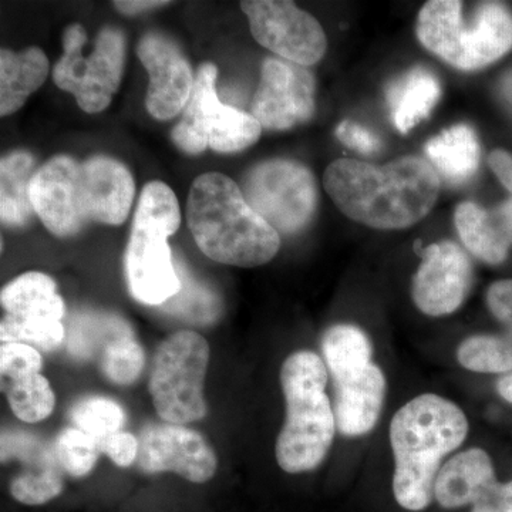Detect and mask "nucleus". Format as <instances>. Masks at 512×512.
<instances>
[{
	"label": "nucleus",
	"instance_id": "obj_1",
	"mask_svg": "<svg viewBox=\"0 0 512 512\" xmlns=\"http://www.w3.org/2000/svg\"><path fill=\"white\" fill-rule=\"evenodd\" d=\"M134 194L136 184L126 165L106 156L86 161L50 158L37 168L30 183L37 217L59 238L74 237L90 222L123 224Z\"/></svg>",
	"mask_w": 512,
	"mask_h": 512
},
{
	"label": "nucleus",
	"instance_id": "obj_2",
	"mask_svg": "<svg viewBox=\"0 0 512 512\" xmlns=\"http://www.w3.org/2000/svg\"><path fill=\"white\" fill-rule=\"evenodd\" d=\"M323 183L346 217L376 229L412 227L429 214L440 192L436 168L419 157L384 165L342 158L329 165Z\"/></svg>",
	"mask_w": 512,
	"mask_h": 512
},
{
	"label": "nucleus",
	"instance_id": "obj_3",
	"mask_svg": "<svg viewBox=\"0 0 512 512\" xmlns=\"http://www.w3.org/2000/svg\"><path fill=\"white\" fill-rule=\"evenodd\" d=\"M463 410L437 394L414 397L390 423L393 448V494L407 511H423L434 498L441 461L466 440Z\"/></svg>",
	"mask_w": 512,
	"mask_h": 512
},
{
	"label": "nucleus",
	"instance_id": "obj_4",
	"mask_svg": "<svg viewBox=\"0 0 512 512\" xmlns=\"http://www.w3.org/2000/svg\"><path fill=\"white\" fill-rule=\"evenodd\" d=\"M187 218L198 248L220 264L254 268L271 261L281 248L278 232L224 174L197 177L188 194Z\"/></svg>",
	"mask_w": 512,
	"mask_h": 512
},
{
	"label": "nucleus",
	"instance_id": "obj_5",
	"mask_svg": "<svg viewBox=\"0 0 512 512\" xmlns=\"http://www.w3.org/2000/svg\"><path fill=\"white\" fill-rule=\"evenodd\" d=\"M328 369L316 353H293L281 369L286 420L276 440V461L286 473L311 471L335 439V410L326 396Z\"/></svg>",
	"mask_w": 512,
	"mask_h": 512
},
{
	"label": "nucleus",
	"instance_id": "obj_6",
	"mask_svg": "<svg viewBox=\"0 0 512 512\" xmlns=\"http://www.w3.org/2000/svg\"><path fill=\"white\" fill-rule=\"evenodd\" d=\"M180 224L174 191L161 181L148 183L138 201L124 258L128 289L136 301L163 306L180 292V275L168 245Z\"/></svg>",
	"mask_w": 512,
	"mask_h": 512
},
{
	"label": "nucleus",
	"instance_id": "obj_7",
	"mask_svg": "<svg viewBox=\"0 0 512 512\" xmlns=\"http://www.w3.org/2000/svg\"><path fill=\"white\" fill-rule=\"evenodd\" d=\"M417 36L421 45L461 70L494 63L512 47V15L501 3L485 2L468 22L464 3L431 0L420 10Z\"/></svg>",
	"mask_w": 512,
	"mask_h": 512
},
{
	"label": "nucleus",
	"instance_id": "obj_8",
	"mask_svg": "<svg viewBox=\"0 0 512 512\" xmlns=\"http://www.w3.org/2000/svg\"><path fill=\"white\" fill-rule=\"evenodd\" d=\"M208 363L210 346L192 330L174 333L158 346L148 387L165 423L185 426L207 416L204 382Z\"/></svg>",
	"mask_w": 512,
	"mask_h": 512
},
{
	"label": "nucleus",
	"instance_id": "obj_9",
	"mask_svg": "<svg viewBox=\"0 0 512 512\" xmlns=\"http://www.w3.org/2000/svg\"><path fill=\"white\" fill-rule=\"evenodd\" d=\"M86 30L70 25L64 30L63 56L53 69V80L64 92L76 97L80 109L100 113L110 106L119 90L126 63V37L116 28L101 29L92 55L83 56Z\"/></svg>",
	"mask_w": 512,
	"mask_h": 512
},
{
	"label": "nucleus",
	"instance_id": "obj_10",
	"mask_svg": "<svg viewBox=\"0 0 512 512\" xmlns=\"http://www.w3.org/2000/svg\"><path fill=\"white\" fill-rule=\"evenodd\" d=\"M242 194L278 234L301 231L318 202L315 178L308 167L291 160H269L248 171Z\"/></svg>",
	"mask_w": 512,
	"mask_h": 512
},
{
	"label": "nucleus",
	"instance_id": "obj_11",
	"mask_svg": "<svg viewBox=\"0 0 512 512\" xmlns=\"http://www.w3.org/2000/svg\"><path fill=\"white\" fill-rule=\"evenodd\" d=\"M252 36L266 47L299 66H312L326 53V35L318 20L295 3L284 0L241 2Z\"/></svg>",
	"mask_w": 512,
	"mask_h": 512
},
{
	"label": "nucleus",
	"instance_id": "obj_12",
	"mask_svg": "<svg viewBox=\"0 0 512 512\" xmlns=\"http://www.w3.org/2000/svg\"><path fill=\"white\" fill-rule=\"evenodd\" d=\"M137 466L146 474L173 471L184 480L202 484L217 471L210 444L195 430L173 423H150L138 436Z\"/></svg>",
	"mask_w": 512,
	"mask_h": 512
},
{
	"label": "nucleus",
	"instance_id": "obj_13",
	"mask_svg": "<svg viewBox=\"0 0 512 512\" xmlns=\"http://www.w3.org/2000/svg\"><path fill=\"white\" fill-rule=\"evenodd\" d=\"M315 111V79L299 64L269 57L252 101V116L268 130H288Z\"/></svg>",
	"mask_w": 512,
	"mask_h": 512
},
{
	"label": "nucleus",
	"instance_id": "obj_14",
	"mask_svg": "<svg viewBox=\"0 0 512 512\" xmlns=\"http://www.w3.org/2000/svg\"><path fill=\"white\" fill-rule=\"evenodd\" d=\"M137 56L146 67V107L154 119L171 120L183 113L194 89L195 76L180 47L161 33L141 37Z\"/></svg>",
	"mask_w": 512,
	"mask_h": 512
},
{
	"label": "nucleus",
	"instance_id": "obj_15",
	"mask_svg": "<svg viewBox=\"0 0 512 512\" xmlns=\"http://www.w3.org/2000/svg\"><path fill=\"white\" fill-rule=\"evenodd\" d=\"M473 282L466 252L454 242H439L426 249L413 279V301L429 316L456 312Z\"/></svg>",
	"mask_w": 512,
	"mask_h": 512
},
{
	"label": "nucleus",
	"instance_id": "obj_16",
	"mask_svg": "<svg viewBox=\"0 0 512 512\" xmlns=\"http://www.w3.org/2000/svg\"><path fill=\"white\" fill-rule=\"evenodd\" d=\"M493 461L481 448L458 453L441 466L434 498L447 510L474 505L497 484Z\"/></svg>",
	"mask_w": 512,
	"mask_h": 512
},
{
	"label": "nucleus",
	"instance_id": "obj_17",
	"mask_svg": "<svg viewBox=\"0 0 512 512\" xmlns=\"http://www.w3.org/2000/svg\"><path fill=\"white\" fill-rule=\"evenodd\" d=\"M386 379L382 369L370 365L360 375L336 383V427L345 436H363L376 426L382 412Z\"/></svg>",
	"mask_w": 512,
	"mask_h": 512
},
{
	"label": "nucleus",
	"instance_id": "obj_18",
	"mask_svg": "<svg viewBox=\"0 0 512 512\" xmlns=\"http://www.w3.org/2000/svg\"><path fill=\"white\" fill-rule=\"evenodd\" d=\"M217 76L215 64H202L195 74L194 89L183 111V119L173 131L175 146L192 156L204 153L210 147L211 120L221 103L217 94Z\"/></svg>",
	"mask_w": 512,
	"mask_h": 512
},
{
	"label": "nucleus",
	"instance_id": "obj_19",
	"mask_svg": "<svg viewBox=\"0 0 512 512\" xmlns=\"http://www.w3.org/2000/svg\"><path fill=\"white\" fill-rule=\"evenodd\" d=\"M50 64L43 50L37 47L0 53V114L10 116L22 109L49 76Z\"/></svg>",
	"mask_w": 512,
	"mask_h": 512
},
{
	"label": "nucleus",
	"instance_id": "obj_20",
	"mask_svg": "<svg viewBox=\"0 0 512 512\" xmlns=\"http://www.w3.org/2000/svg\"><path fill=\"white\" fill-rule=\"evenodd\" d=\"M0 302L6 315L19 318H46L60 320L66 315L62 296L49 275L26 272L9 282L0 293Z\"/></svg>",
	"mask_w": 512,
	"mask_h": 512
},
{
	"label": "nucleus",
	"instance_id": "obj_21",
	"mask_svg": "<svg viewBox=\"0 0 512 512\" xmlns=\"http://www.w3.org/2000/svg\"><path fill=\"white\" fill-rule=\"evenodd\" d=\"M36 171L35 158L28 151H13L0 161V218L5 227H25L36 214L30 201Z\"/></svg>",
	"mask_w": 512,
	"mask_h": 512
},
{
	"label": "nucleus",
	"instance_id": "obj_22",
	"mask_svg": "<svg viewBox=\"0 0 512 512\" xmlns=\"http://www.w3.org/2000/svg\"><path fill=\"white\" fill-rule=\"evenodd\" d=\"M441 87L434 74L417 67L390 86L387 93L394 126L409 133L420 121L430 116L440 100Z\"/></svg>",
	"mask_w": 512,
	"mask_h": 512
},
{
	"label": "nucleus",
	"instance_id": "obj_23",
	"mask_svg": "<svg viewBox=\"0 0 512 512\" xmlns=\"http://www.w3.org/2000/svg\"><path fill=\"white\" fill-rule=\"evenodd\" d=\"M456 227L468 251L481 261L498 265L507 258L511 242L494 210L463 202L456 211Z\"/></svg>",
	"mask_w": 512,
	"mask_h": 512
},
{
	"label": "nucleus",
	"instance_id": "obj_24",
	"mask_svg": "<svg viewBox=\"0 0 512 512\" xmlns=\"http://www.w3.org/2000/svg\"><path fill=\"white\" fill-rule=\"evenodd\" d=\"M427 157L446 180L463 183L473 177L480 163V146L473 128L458 124L431 138Z\"/></svg>",
	"mask_w": 512,
	"mask_h": 512
},
{
	"label": "nucleus",
	"instance_id": "obj_25",
	"mask_svg": "<svg viewBox=\"0 0 512 512\" xmlns=\"http://www.w3.org/2000/svg\"><path fill=\"white\" fill-rule=\"evenodd\" d=\"M326 365L336 383L360 375L372 365L373 348L362 329L353 325H335L322 340Z\"/></svg>",
	"mask_w": 512,
	"mask_h": 512
},
{
	"label": "nucleus",
	"instance_id": "obj_26",
	"mask_svg": "<svg viewBox=\"0 0 512 512\" xmlns=\"http://www.w3.org/2000/svg\"><path fill=\"white\" fill-rule=\"evenodd\" d=\"M261 133V123L252 114L220 103L211 120L210 147L217 153H238L255 144Z\"/></svg>",
	"mask_w": 512,
	"mask_h": 512
},
{
	"label": "nucleus",
	"instance_id": "obj_27",
	"mask_svg": "<svg viewBox=\"0 0 512 512\" xmlns=\"http://www.w3.org/2000/svg\"><path fill=\"white\" fill-rule=\"evenodd\" d=\"M457 360L471 372L508 375L512 372V342L498 336H471L458 346Z\"/></svg>",
	"mask_w": 512,
	"mask_h": 512
},
{
	"label": "nucleus",
	"instance_id": "obj_28",
	"mask_svg": "<svg viewBox=\"0 0 512 512\" xmlns=\"http://www.w3.org/2000/svg\"><path fill=\"white\" fill-rule=\"evenodd\" d=\"M6 394L10 409L25 423L46 420L55 410V392L49 380L40 373L9 382Z\"/></svg>",
	"mask_w": 512,
	"mask_h": 512
},
{
	"label": "nucleus",
	"instance_id": "obj_29",
	"mask_svg": "<svg viewBox=\"0 0 512 512\" xmlns=\"http://www.w3.org/2000/svg\"><path fill=\"white\" fill-rule=\"evenodd\" d=\"M177 266L181 289L170 301L164 303L167 312L174 313L195 323H211L220 316L221 302L211 289L205 288L181 266Z\"/></svg>",
	"mask_w": 512,
	"mask_h": 512
},
{
	"label": "nucleus",
	"instance_id": "obj_30",
	"mask_svg": "<svg viewBox=\"0 0 512 512\" xmlns=\"http://www.w3.org/2000/svg\"><path fill=\"white\" fill-rule=\"evenodd\" d=\"M64 338L66 330L60 320L5 315L0 322L2 343H23L50 352L60 348Z\"/></svg>",
	"mask_w": 512,
	"mask_h": 512
},
{
	"label": "nucleus",
	"instance_id": "obj_31",
	"mask_svg": "<svg viewBox=\"0 0 512 512\" xmlns=\"http://www.w3.org/2000/svg\"><path fill=\"white\" fill-rule=\"evenodd\" d=\"M76 429L100 441L111 434L119 433L126 423L123 407L107 397L93 396L80 400L72 410Z\"/></svg>",
	"mask_w": 512,
	"mask_h": 512
},
{
	"label": "nucleus",
	"instance_id": "obj_32",
	"mask_svg": "<svg viewBox=\"0 0 512 512\" xmlns=\"http://www.w3.org/2000/svg\"><path fill=\"white\" fill-rule=\"evenodd\" d=\"M56 463L30 468L13 478L9 484L10 495L20 504L43 505L62 494L64 483ZM60 466V464H59Z\"/></svg>",
	"mask_w": 512,
	"mask_h": 512
},
{
	"label": "nucleus",
	"instance_id": "obj_33",
	"mask_svg": "<svg viewBox=\"0 0 512 512\" xmlns=\"http://www.w3.org/2000/svg\"><path fill=\"white\" fill-rule=\"evenodd\" d=\"M146 365L143 346L131 335L107 343L101 357V370L110 382L127 386L136 382Z\"/></svg>",
	"mask_w": 512,
	"mask_h": 512
},
{
	"label": "nucleus",
	"instance_id": "obj_34",
	"mask_svg": "<svg viewBox=\"0 0 512 512\" xmlns=\"http://www.w3.org/2000/svg\"><path fill=\"white\" fill-rule=\"evenodd\" d=\"M55 453L60 467L69 476H89L100 456L99 441L84 431L69 427L57 437Z\"/></svg>",
	"mask_w": 512,
	"mask_h": 512
},
{
	"label": "nucleus",
	"instance_id": "obj_35",
	"mask_svg": "<svg viewBox=\"0 0 512 512\" xmlns=\"http://www.w3.org/2000/svg\"><path fill=\"white\" fill-rule=\"evenodd\" d=\"M43 359L39 350L23 343H2L0 348V372L3 380L23 379L37 375L42 370Z\"/></svg>",
	"mask_w": 512,
	"mask_h": 512
},
{
	"label": "nucleus",
	"instance_id": "obj_36",
	"mask_svg": "<svg viewBox=\"0 0 512 512\" xmlns=\"http://www.w3.org/2000/svg\"><path fill=\"white\" fill-rule=\"evenodd\" d=\"M100 451L110 457L116 466L130 467L138 457V437L127 431L111 434L99 441Z\"/></svg>",
	"mask_w": 512,
	"mask_h": 512
},
{
	"label": "nucleus",
	"instance_id": "obj_37",
	"mask_svg": "<svg viewBox=\"0 0 512 512\" xmlns=\"http://www.w3.org/2000/svg\"><path fill=\"white\" fill-rule=\"evenodd\" d=\"M336 137L342 141L345 146L360 151V153L370 154L380 150L382 143L379 138L367 130V128L352 123V121H342L336 128Z\"/></svg>",
	"mask_w": 512,
	"mask_h": 512
},
{
	"label": "nucleus",
	"instance_id": "obj_38",
	"mask_svg": "<svg viewBox=\"0 0 512 512\" xmlns=\"http://www.w3.org/2000/svg\"><path fill=\"white\" fill-rule=\"evenodd\" d=\"M487 305L500 322L512 323V279L494 282L487 291Z\"/></svg>",
	"mask_w": 512,
	"mask_h": 512
},
{
	"label": "nucleus",
	"instance_id": "obj_39",
	"mask_svg": "<svg viewBox=\"0 0 512 512\" xmlns=\"http://www.w3.org/2000/svg\"><path fill=\"white\" fill-rule=\"evenodd\" d=\"M471 512H512V480L495 484L473 505Z\"/></svg>",
	"mask_w": 512,
	"mask_h": 512
},
{
	"label": "nucleus",
	"instance_id": "obj_40",
	"mask_svg": "<svg viewBox=\"0 0 512 512\" xmlns=\"http://www.w3.org/2000/svg\"><path fill=\"white\" fill-rule=\"evenodd\" d=\"M491 170L501 184L512 194V156L504 150H495L488 157Z\"/></svg>",
	"mask_w": 512,
	"mask_h": 512
},
{
	"label": "nucleus",
	"instance_id": "obj_41",
	"mask_svg": "<svg viewBox=\"0 0 512 512\" xmlns=\"http://www.w3.org/2000/svg\"><path fill=\"white\" fill-rule=\"evenodd\" d=\"M168 3L170 2H164V0H119V2H114L113 5L123 15L133 16L138 15V13L147 12V10L167 6Z\"/></svg>",
	"mask_w": 512,
	"mask_h": 512
},
{
	"label": "nucleus",
	"instance_id": "obj_42",
	"mask_svg": "<svg viewBox=\"0 0 512 512\" xmlns=\"http://www.w3.org/2000/svg\"><path fill=\"white\" fill-rule=\"evenodd\" d=\"M494 211L501 225H503L505 235L510 239L512 245V198L511 200L503 202V204L495 208Z\"/></svg>",
	"mask_w": 512,
	"mask_h": 512
},
{
	"label": "nucleus",
	"instance_id": "obj_43",
	"mask_svg": "<svg viewBox=\"0 0 512 512\" xmlns=\"http://www.w3.org/2000/svg\"><path fill=\"white\" fill-rule=\"evenodd\" d=\"M498 394L505 400V402L512 404V373H508L501 377L497 383Z\"/></svg>",
	"mask_w": 512,
	"mask_h": 512
},
{
	"label": "nucleus",
	"instance_id": "obj_44",
	"mask_svg": "<svg viewBox=\"0 0 512 512\" xmlns=\"http://www.w3.org/2000/svg\"><path fill=\"white\" fill-rule=\"evenodd\" d=\"M507 338L511 340L512 342V323L511 325H508V335Z\"/></svg>",
	"mask_w": 512,
	"mask_h": 512
}]
</instances>
